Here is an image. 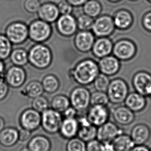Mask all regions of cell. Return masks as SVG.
<instances>
[{
  "instance_id": "1",
  "label": "cell",
  "mask_w": 151,
  "mask_h": 151,
  "mask_svg": "<svg viewBox=\"0 0 151 151\" xmlns=\"http://www.w3.org/2000/svg\"><path fill=\"white\" fill-rule=\"evenodd\" d=\"M100 73L98 63L92 59H85L80 61L70 71L74 81L80 86H89Z\"/></svg>"
},
{
  "instance_id": "2",
  "label": "cell",
  "mask_w": 151,
  "mask_h": 151,
  "mask_svg": "<svg viewBox=\"0 0 151 151\" xmlns=\"http://www.w3.org/2000/svg\"><path fill=\"white\" fill-rule=\"evenodd\" d=\"M29 62L34 67L45 69L49 67L52 61L51 50L46 45L37 43L31 47L28 52Z\"/></svg>"
},
{
  "instance_id": "3",
  "label": "cell",
  "mask_w": 151,
  "mask_h": 151,
  "mask_svg": "<svg viewBox=\"0 0 151 151\" xmlns=\"http://www.w3.org/2000/svg\"><path fill=\"white\" fill-rule=\"evenodd\" d=\"M106 93L110 103L113 105H121L124 103L129 94L128 85L122 78H114L111 80Z\"/></svg>"
},
{
  "instance_id": "4",
  "label": "cell",
  "mask_w": 151,
  "mask_h": 151,
  "mask_svg": "<svg viewBox=\"0 0 151 151\" xmlns=\"http://www.w3.org/2000/svg\"><path fill=\"white\" fill-rule=\"evenodd\" d=\"M91 93L85 86L74 88L70 94V105L78 112H85L91 106Z\"/></svg>"
},
{
  "instance_id": "5",
  "label": "cell",
  "mask_w": 151,
  "mask_h": 151,
  "mask_svg": "<svg viewBox=\"0 0 151 151\" xmlns=\"http://www.w3.org/2000/svg\"><path fill=\"white\" fill-rule=\"evenodd\" d=\"M137 53V45L131 39H119L113 45V54L120 61L131 60L136 56Z\"/></svg>"
},
{
  "instance_id": "6",
  "label": "cell",
  "mask_w": 151,
  "mask_h": 151,
  "mask_svg": "<svg viewBox=\"0 0 151 151\" xmlns=\"http://www.w3.org/2000/svg\"><path fill=\"white\" fill-rule=\"evenodd\" d=\"M28 28L29 38L31 40L38 43H43L48 40L52 33L50 23L41 19L32 21Z\"/></svg>"
},
{
  "instance_id": "7",
  "label": "cell",
  "mask_w": 151,
  "mask_h": 151,
  "mask_svg": "<svg viewBox=\"0 0 151 151\" xmlns=\"http://www.w3.org/2000/svg\"><path fill=\"white\" fill-rule=\"evenodd\" d=\"M63 118L61 113L52 109H48L41 113V126L45 132L54 135L59 133Z\"/></svg>"
},
{
  "instance_id": "8",
  "label": "cell",
  "mask_w": 151,
  "mask_h": 151,
  "mask_svg": "<svg viewBox=\"0 0 151 151\" xmlns=\"http://www.w3.org/2000/svg\"><path fill=\"white\" fill-rule=\"evenodd\" d=\"M116 28L113 16L109 14H101L94 19L92 31L95 37H109L113 35Z\"/></svg>"
},
{
  "instance_id": "9",
  "label": "cell",
  "mask_w": 151,
  "mask_h": 151,
  "mask_svg": "<svg viewBox=\"0 0 151 151\" xmlns=\"http://www.w3.org/2000/svg\"><path fill=\"white\" fill-rule=\"evenodd\" d=\"M6 36L12 43L22 44L29 37V28L22 22L16 21L12 23L6 27Z\"/></svg>"
},
{
  "instance_id": "10",
  "label": "cell",
  "mask_w": 151,
  "mask_h": 151,
  "mask_svg": "<svg viewBox=\"0 0 151 151\" xmlns=\"http://www.w3.org/2000/svg\"><path fill=\"white\" fill-rule=\"evenodd\" d=\"M135 91L151 98V74L145 71L137 72L132 80Z\"/></svg>"
},
{
  "instance_id": "11",
  "label": "cell",
  "mask_w": 151,
  "mask_h": 151,
  "mask_svg": "<svg viewBox=\"0 0 151 151\" xmlns=\"http://www.w3.org/2000/svg\"><path fill=\"white\" fill-rule=\"evenodd\" d=\"M56 27L60 34L64 37H72L78 30L76 18L72 14L60 15L56 21Z\"/></svg>"
},
{
  "instance_id": "12",
  "label": "cell",
  "mask_w": 151,
  "mask_h": 151,
  "mask_svg": "<svg viewBox=\"0 0 151 151\" xmlns=\"http://www.w3.org/2000/svg\"><path fill=\"white\" fill-rule=\"evenodd\" d=\"M110 111L107 106H91L86 114V116L91 124L98 127L108 122L110 118Z\"/></svg>"
},
{
  "instance_id": "13",
  "label": "cell",
  "mask_w": 151,
  "mask_h": 151,
  "mask_svg": "<svg viewBox=\"0 0 151 151\" xmlns=\"http://www.w3.org/2000/svg\"><path fill=\"white\" fill-rule=\"evenodd\" d=\"M114 25L120 31H127L133 27L134 16L132 12L126 8H119L113 16Z\"/></svg>"
},
{
  "instance_id": "14",
  "label": "cell",
  "mask_w": 151,
  "mask_h": 151,
  "mask_svg": "<svg viewBox=\"0 0 151 151\" xmlns=\"http://www.w3.org/2000/svg\"><path fill=\"white\" fill-rule=\"evenodd\" d=\"M41 114L34 109L29 108L22 113L20 118V123L23 129L33 132L41 126Z\"/></svg>"
},
{
  "instance_id": "15",
  "label": "cell",
  "mask_w": 151,
  "mask_h": 151,
  "mask_svg": "<svg viewBox=\"0 0 151 151\" xmlns=\"http://www.w3.org/2000/svg\"><path fill=\"white\" fill-rule=\"evenodd\" d=\"M124 133L115 123L108 121L97 127L96 139L102 142H112L118 135Z\"/></svg>"
},
{
  "instance_id": "16",
  "label": "cell",
  "mask_w": 151,
  "mask_h": 151,
  "mask_svg": "<svg viewBox=\"0 0 151 151\" xmlns=\"http://www.w3.org/2000/svg\"><path fill=\"white\" fill-rule=\"evenodd\" d=\"M95 39L92 31H79L75 34L74 45L78 51L88 53L92 50Z\"/></svg>"
},
{
  "instance_id": "17",
  "label": "cell",
  "mask_w": 151,
  "mask_h": 151,
  "mask_svg": "<svg viewBox=\"0 0 151 151\" xmlns=\"http://www.w3.org/2000/svg\"><path fill=\"white\" fill-rule=\"evenodd\" d=\"M27 78L26 72L22 67L14 65L6 72L5 79L9 86L14 88L20 87L25 84Z\"/></svg>"
},
{
  "instance_id": "18",
  "label": "cell",
  "mask_w": 151,
  "mask_h": 151,
  "mask_svg": "<svg viewBox=\"0 0 151 151\" xmlns=\"http://www.w3.org/2000/svg\"><path fill=\"white\" fill-rule=\"evenodd\" d=\"M97 63L100 73L109 77L116 75L120 70V60L113 55L100 58Z\"/></svg>"
},
{
  "instance_id": "19",
  "label": "cell",
  "mask_w": 151,
  "mask_h": 151,
  "mask_svg": "<svg viewBox=\"0 0 151 151\" xmlns=\"http://www.w3.org/2000/svg\"><path fill=\"white\" fill-rule=\"evenodd\" d=\"M77 119L79 124L77 137L86 143L96 139L97 127L90 123L86 114L80 116Z\"/></svg>"
},
{
  "instance_id": "20",
  "label": "cell",
  "mask_w": 151,
  "mask_h": 151,
  "mask_svg": "<svg viewBox=\"0 0 151 151\" xmlns=\"http://www.w3.org/2000/svg\"><path fill=\"white\" fill-rule=\"evenodd\" d=\"M113 45L109 37H98L95 39L92 47V54L98 59L113 54Z\"/></svg>"
},
{
  "instance_id": "21",
  "label": "cell",
  "mask_w": 151,
  "mask_h": 151,
  "mask_svg": "<svg viewBox=\"0 0 151 151\" xmlns=\"http://www.w3.org/2000/svg\"><path fill=\"white\" fill-rule=\"evenodd\" d=\"M37 14L39 19L49 23L56 22L60 16L57 5L50 2L41 4Z\"/></svg>"
},
{
  "instance_id": "22",
  "label": "cell",
  "mask_w": 151,
  "mask_h": 151,
  "mask_svg": "<svg viewBox=\"0 0 151 151\" xmlns=\"http://www.w3.org/2000/svg\"><path fill=\"white\" fill-rule=\"evenodd\" d=\"M130 136L135 145H144L151 138V129L147 125L139 123L131 129Z\"/></svg>"
},
{
  "instance_id": "23",
  "label": "cell",
  "mask_w": 151,
  "mask_h": 151,
  "mask_svg": "<svg viewBox=\"0 0 151 151\" xmlns=\"http://www.w3.org/2000/svg\"><path fill=\"white\" fill-rule=\"evenodd\" d=\"M113 117L115 122L121 126H128L134 121L135 113L124 105H120L114 108Z\"/></svg>"
},
{
  "instance_id": "24",
  "label": "cell",
  "mask_w": 151,
  "mask_h": 151,
  "mask_svg": "<svg viewBox=\"0 0 151 151\" xmlns=\"http://www.w3.org/2000/svg\"><path fill=\"white\" fill-rule=\"evenodd\" d=\"M124 104L132 111L137 113L145 109L147 102L145 96L135 91L129 93L125 100Z\"/></svg>"
},
{
  "instance_id": "25",
  "label": "cell",
  "mask_w": 151,
  "mask_h": 151,
  "mask_svg": "<svg viewBox=\"0 0 151 151\" xmlns=\"http://www.w3.org/2000/svg\"><path fill=\"white\" fill-rule=\"evenodd\" d=\"M79 128L77 119L65 118L62 123L59 132L62 137L69 140L77 136Z\"/></svg>"
},
{
  "instance_id": "26",
  "label": "cell",
  "mask_w": 151,
  "mask_h": 151,
  "mask_svg": "<svg viewBox=\"0 0 151 151\" xmlns=\"http://www.w3.org/2000/svg\"><path fill=\"white\" fill-rule=\"evenodd\" d=\"M18 141L19 131L16 128L6 127L0 132V145L3 147H12Z\"/></svg>"
},
{
  "instance_id": "27",
  "label": "cell",
  "mask_w": 151,
  "mask_h": 151,
  "mask_svg": "<svg viewBox=\"0 0 151 151\" xmlns=\"http://www.w3.org/2000/svg\"><path fill=\"white\" fill-rule=\"evenodd\" d=\"M27 147L31 151H51L52 144L48 137L38 135L31 138Z\"/></svg>"
},
{
  "instance_id": "28",
  "label": "cell",
  "mask_w": 151,
  "mask_h": 151,
  "mask_svg": "<svg viewBox=\"0 0 151 151\" xmlns=\"http://www.w3.org/2000/svg\"><path fill=\"white\" fill-rule=\"evenodd\" d=\"M112 143L114 151H130L135 145L130 135L124 133L117 136Z\"/></svg>"
},
{
  "instance_id": "29",
  "label": "cell",
  "mask_w": 151,
  "mask_h": 151,
  "mask_svg": "<svg viewBox=\"0 0 151 151\" xmlns=\"http://www.w3.org/2000/svg\"><path fill=\"white\" fill-rule=\"evenodd\" d=\"M103 7L99 0H88L82 6L83 13L95 19L102 14Z\"/></svg>"
},
{
  "instance_id": "30",
  "label": "cell",
  "mask_w": 151,
  "mask_h": 151,
  "mask_svg": "<svg viewBox=\"0 0 151 151\" xmlns=\"http://www.w3.org/2000/svg\"><path fill=\"white\" fill-rule=\"evenodd\" d=\"M10 60L15 65L23 67L29 62L28 52L23 49L18 48L13 50L10 55Z\"/></svg>"
},
{
  "instance_id": "31",
  "label": "cell",
  "mask_w": 151,
  "mask_h": 151,
  "mask_svg": "<svg viewBox=\"0 0 151 151\" xmlns=\"http://www.w3.org/2000/svg\"><path fill=\"white\" fill-rule=\"evenodd\" d=\"M70 105V99L64 95H57L53 98L51 102L52 108L60 113L64 112Z\"/></svg>"
},
{
  "instance_id": "32",
  "label": "cell",
  "mask_w": 151,
  "mask_h": 151,
  "mask_svg": "<svg viewBox=\"0 0 151 151\" xmlns=\"http://www.w3.org/2000/svg\"><path fill=\"white\" fill-rule=\"evenodd\" d=\"M41 84L44 91L48 93H53L56 92L60 87L59 80L53 75L46 76L43 78Z\"/></svg>"
},
{
  "instance_id": "33",
  "label": "cell",
  "mask_w": 151,
  "mask_h": 151,
  "mask_svg": "<svg viewBox=\"0 0 151 151\" xmlns=\"http://www.w3.org/2000/svg\"><path fill=\"white\" fill-rule=\"evenodd\" d=\"M25 93L30 98L34 99L42 96L44 90L42 84L38 81H32L25 86Z\"/></svg>"
},
{
  "instance_id": "34",
  "label": "cell",
  "mask_w": 151,
  "mask_h": 151,
  "mask_svg": "<svg viewBox=\"0 0 151 151\" xmlns=\"http://www.w3.org/2000/svg\"><path fill=\"white\" fill-rule=\"evenodd\" d=\"M12 52V43L6 35L0 34V59L5 60L10 56Z\"/></svg>"
},
{
  "instance_id": "35",
  "label": "cell",
  "mask_w": 151,
  "mask_h": 151,
  "mask_svg": "<svg viewBox=\"0 0 151 151\" xmlns=\"http://www.w3.org/2000/svg\"><path fill=\"white\" fill-rule=\"evenodd\" d=\"M78 30L91 31L94 23V19L82 13L76 18Z\"/></svg>"
},
{
  "instance_id": "36",
  "label": "cell",
  "mask_w": 151,
  "mask_h": 151,
  "mask_svg": "<svg viewBox=\"0 0 151 151\" xmlns=\"http://www.w3.org/2000/svg\"><path fill=\"white\" fill-rule=\"evenodd\" d=\"M110 81L109 76L100 73L94 80L93 84L96 91L106 92Z\"/></svg>"
},
{
  "instance_id": "37",
  "label": "cell",
  "mask_w": 151,
  "mask_h": 151,
  "mask_svg": "<svg viewBox=\"0 0 151 151\" xmlns=\"http://www.w3.org/2000/svg\"><path fill=\"white\" fill-rule=\"evenodd\" d=\"M66 151H86V143L78 137L68 140L66 145Z\"/></svg>"
},
{
  "instance_id": "38",
  "label": "cell",
  "mask_w": 151,
  "mask_h": 151,
  "mask_svg": "<svg viewBox=\"0 0 151 151\" xmlns=\"http://www.w3.org/2000/svg\"><path fill=\"white\" fill-rule=\"evenodd\" d=\"M109 102L106 92L96 91L91 93V106H107Z\"/></svg>"
},
{
  "instance_id": "39",
  "label": "cell",
  "mask_w": 151,
  "mask_h": 151,
  "mask_svg": "<svg viewBox=\"0 0 151 151\" xmlns=\"http://www.w3.org/2000/svg\"><path fill=\"white\" fill-rule=\"evenodd\" d=\"M32 108L39 113H43L48 109L49 103L47 99L42 96L33 99L32 102Z\"/></svg>"
},
{
  "instance_id": "40",
  "label": "cell",
  "mask_w": 151,
  "mask_h": 151,
  "mask_svg": "<svg viewBox=\"0 0 151 151\" xmlns=\"http://www.w3.org/2000/svg\"><path fill=\"white\" fill-rule=\"evenodd\" d=\"M41 5L39 0H25L23 4V7L27 12L34 14H37Z\"/></svg>"
},
{
  "instance_id": "41",
  "label": "cell",
  "mask_w": 151,
  "mask_h": 151,
  "mask_svg": "<svg viewBox=\"0 0 151 151\" xmlns=\"http://www.w3.org/2000/svg\"><path fill=\"white\" fill-rule=\"evenodd\" d=\"M57 7L61 15L72 14L73 12V6L66 0H62L57 4Z\"/></svg>"
},
{
  "instance_id": "42",
  "label": "cell",
  "mask_w": 151,
  "mask_h": 151,
  "mask_svg": "<svg viewBox=\"0 0 151 151\" xmlns=\"http://www.w3.org/2000/svg\"><path fill=\"white\" fill-rule=\"evenodd\" d=\"M141 24L145 31L151 33V10L143 14L141 19Z\"/></svg>"
},
{
  "instance_id": "43",
  "label": "cell",
  "mask_w": 151,
  "mask_h": 151,
  "mask_svg": "<svg viewBox=\"0 0 151 151\" xmlns=\"http://www.w3.org/2000/svg\"><path fill=\"white\" fill-rule=\"evenodd\" d=\"M86 151H102V142L97 139L86 143Z\"/></svg>"
},
{
  "instance_id": "44",
  "label": "cell",
  "mask_w": 151,
  "mask_h": 151,
  "mask_svg": "<svg viewBox=\"0 0 151 151\" xmlns=\"http://www.w3.org/2000/svg\"><path fill=\"white\" fill-rule=\"evenodd\" d=\"M9 91V86L4 80L0 79V101L6 98Z\"/></svg>"
},
{
  "instance_id": "45",
  "label": "cell",
  "mask_w": 151,
  "mask_h": 151,
  "mask_svg": "<svg viewBox=\"0 0 151 151\" xmlns=\"http://www.w3.org/2000/svg\"><path fill=\"white\" fill-rule=\"evenodd\" d=\"M31 135L32 132L22 128L19 131V141L20 142H25L29 140Z\"/></svg>"
},
{
  "instance_id": "46",
  "label": "cell",
  "mask_w": 151,
  "mask_h": 151,
  "mask_svg": "<svg viewBox=\"0 0 151 151\" xmlns=\"http://www.w3.org/2000/svg\"><path fill=\"white\" fill-rule=\"evenodd\" d=\"M63 113L65 118H76L78 112L74 107L70 106Z\"/></svg>"
},
{
  "instance_id": "47",
  "label": "cell",
  "mask_w": 151,
  "mask_h": 151,
  "mask_svg": "<svg viewBox=\"0 0 151 151\" xmlns=\"http://www.w3.org/2000/svg\"><path fill=\"white\" fill-rule=\"evenodd\" d=\"M73 7H81L88 0H66Z\"/></svg>"
},
{
  "instance_id": "48",
  "label": "cell",
  "mask_w": 151,
  "mask_h": 151,
  "mask_svg": "<svg viewBox=\"0 0 151 151\" xmlns=\"http://www.w3.org/2000/svg\"><path fill=\"white\" fill-rule=\"evenodd\" d=\"M102 151H114L112 142H102Z\"/></svg>"
},
{
  "instance_id": "49",
  "label": "cell",
  "mask_w": 151,
  "mask_h": 151,
  "mask_svg": "<svg viewBox=\"0 0 151 151\" xmlns=\"http://www.w3.org/2000/svg\"><path fill=\"white\" fill-rule=\"evenodd\" d=\"M130 151H150V149L145 145H135Z\"/></svg>"
},
{
  "instance_id": "50",
  "label": "cell",
  "mask_w": 151,
  "mask_h": 151,
  "mask_svg": "<svg viewBox=\"0 0 151 151\" xmlns=\"http://www.w3.org/2000/svg\"><path fill=\"white\" fill-rule=\"evenodd\" d=\"M5 71V65L2 60L0 59V78L3 76ZM1 79V78H0Z\"/></svg>"
},
{
  "instance_id": "51",
  "label": "cell",
  "mask_w": 151,
  "mask_h": 151,
  "mask_svg": "<svg viewBox=\"0 0 151 151\" xmlns=\"http://www.w3.org/2000/svg\"><path fill=\"white\" fill-rule=\"evenodd\" d=\"M5 121L3 118L0 116V132L5 128Z\"/></svg>"
},
{
  "instance_id": "52",
  "label": "cell",
  "mask_w": 151,
  "mask_h": 151,
  "mask_svg": "<svg viewBox=\"0 0 151 151\" xmlns=\"http://www.w3.org/2000/svg\"><path fill=\"white\" fill-rule=\"evenodd\" d=\"M107 1L112 3H118L120 2L122 0H107Z\"/></svg>"
},
{
  "instance_id": "53",
  "label": "cell",
  "mask_w": 151,
  "mask_h": 151,
  "mask_svg": "<svg viewBox=\"0 0 151 151\" xmlns=\"http://www.w3.org/2000/svg\"><path fill=\"white\" fill-rule=\"evenodd\" d=\"M19 151H31L29 147H23L22 149H21Z\"/></svg>"
},
{
  "instance_id": "54",
  "label": "cell",
  "mask_w": 151,
  "mask_h": 151,
  "mask_svg": "<svg viewBox=\"0 0 151 151\" xmlns=\"http://www.w3.org/2000/svg\"><path fill=\"white\" fill-rule=\"evenodd\" d=\"M129 1H131V2H136V1H138V0H128Z\"/></svg>"
},
{
  "instance_id": "55",
  "label": "cell",
  "mask_w": 151,
  "mask_h": 151,
  "mask_svg": "<svg viewBox=\"0 0 151 151\" xmlns=\"http://www.w3.org/2000/svg\"><path fill=\"white\" fill-rule=\"evenodd\" d=\"M147 1V2H149V3H150V4H151V0H146Z\"/></svg>"
},
{
  "instance_id": "56",
  "label": "cell",
  "mask_w": 151,
  "mask_h": 151,
  "mask_svg": "<svg viewBox=\"0 0 151 151\" xmlns=\"http://www.w3.org/2000/svg\"><path fill=\"white\" fill-rule=\"evenodd\" d=\"M150 151H151V149H150Z\"/></svg>"
}]
</instances>
